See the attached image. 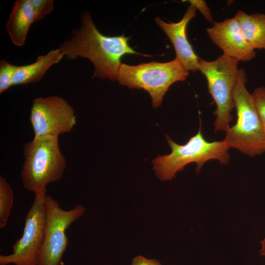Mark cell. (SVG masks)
Segmentation results:
<instances>
[{
    "mask_svg": "<svg viewBox=\"0 0 265 265\" xmlns=\"http://www.w3.org/2000/svg\"><path fill=\"white\" fill-rule=\"evenodd\" d=\"M14 201L11 186L2 177H0V228L6 225Z\"/></svg>",
    "mask_w": 265,
    "mask_h": 265,
    "instance_id": "15",
    "label": "cell"
},
{
    "mask_svg": "<svg viewBox=\"0 0 265 265\" xmlns=\"http://www.w3.org/2000/svg\"><path fill=\"white\" fill-rule=\"evenodd\" d=\"M265 137V87L255 88L252 94Z\"/></svg>",
    "mask_w": 265,
    "mask_h": 265,
    "instance_id": "17",
    "label": "cell"
},
{
    "mask_svg": "<svg viewBox=\"0 0 265 265\" xmlns=\"http://www.w3.org/2000/svg\"><path fill=\"white\" fill-rule=\"evenodd\" d=\"M81 26L72 31V35L60 45L59 49L68 59L78 57L87 58L94 64L93 77L117 79L121 58L126 54L148 56L135 52L128 43L130 38L124 35L107 36L100 33L95 26L90 13L81 15Z\"/></svg>",
    "mask_w": 265,
    "mask_h": 265,
    "instance_id": "1",
    "label": "cell"
},
{
    "mask_svg": "<svg viewBox=\"0 0 265 265\" xmlns=\"http://www.w3.org/2000/svg\"><path fill=\"white\" fill-rule=\"evenodd\" d=\"M235 17L250 46L254 50H265V14L255 13L248 14L241 10H238Z\"/></svg>",
    "mask_w": 265,
    "mask_h": 265,
    "instance_id": "14",
    "label": "cell"
},
{
    "mask_svg": "<svg viewBox=\"0 0 265 265\" xmlns=\"http://www.w3.org/2000/svg\"><path fill=\"white\" fill-rule=\"evenodd\" d=\"M196 11L194 6L190 5L182 19L177 23H166L159 17L155 19L173 45L176 57L187 70L193 72L199 70L200 58L195 53L187 39L186 29L189 22L195 17Z\"/></svg>",
    "mask_w": 265,
    "mask_h": 265,
    "instance_id": "11",
    "label": "cell"
},
{
    "mask_svg": "<svg viewBox=\"0 0 265 265\" xmlns=\"http://www.w3.org/2000/svg\"><path fill=\"white\" fill-rule=\"evenodd\" d=\"M246 80L244 70L240 69L234 95L237 122L225 132L223 140L229 148L253 157L265 152V137L252 95L245 87Z\"/></svg>",
    "mask_w": 265,
    "mask_h": 265,
    "instance_id": "4",
    "label": "cell"
},
{
    "mask_svg": "<svg viewBox=\"0 0 265 265\" xmlns=\"http://www.w3.org/2000/svg\"><path fill=\"white\" fill-rule=\"evenodd\" d=\"M131 265H161V264L155 259H148L142 256H137L132 259Z\"/></svg>",
    "mask_w": 265,
    "mask_h": 265,
    "instance_id": "20",
    "label": "cell"
},
{
    "mask_svg": "<svg viewBox=\"0 0 265 265\" xmlns=\"http://www.w3.org/2000/svg\"><path fill=\"white\" fill-rule=\"evenodd\" d=\"M18 66L5 60L0 61V93L1 94L13 85V80Z\"/></svg>",
    "mask_w": 265,
    "mask_h": 265,
    "instance_id": "16",
    "label": "cell"
},
{
    "mask_svg": "<svg viewBox=\"0 0 265 265\" xmlns=\"http://www.w3.org/2000/svg\"><path fill=\"white\" fill-rule=\"evenodd\" d=\"M45 205V235L37 265H60L68 244L66 230L85 213L86 209L77 204L71 210H63L56 200L47 194Z\"/></svg>",
    "mask_w": 265,
    "mask_h": 265,
    "instance_id": "8",
    "label": "cell"
},
{
    "mask_svg": "<svg viewBox=\"0 0 265 265\" xmlns=\"http://www.w3.org/2000/svg\"><path fill=\"white\" fill-rule=\"evenodd\" d=\"M188 75L189 71L176 57L164 63L153 61L135 66L122 63L116 80L121 85L130 88L148 91L153 107L157 108L160 106L170 86L185 80Z\"/></svg>",
    "mask_w": 265,
    "mask_h": 265,
    "instance_id": "5",
    "label": "cell"
},
{
    "mask_svg": "<svg viewBox=\"0 0 265 265\" xmlns=\"http://www.w3.org/2000/svg\"><path fill=\"white\" fill-rule=\"evenodd\" d=\"M64 56L59 48L47 54L38 56L32 63L18 66L13 80V85H25L40 81L46 72L53 65L59 63Z\"/></svg>",
    "mask_w": 265,
    "mask_h": 265,
    "instance_id": "13",
    "label": "cell"
},
{
    "mask_svg": "<svg viewBox=\"0 0 265 265\" xmlns=\"http://www.w3.org/2000/svg\"><path fill=\"white\" fill-rule=\"evenodd\" d=\"M190 4L194 6L197 10H199L205 19L209 22H213V18L211 10L207 3L203 0H187Z\"/></svg>",
    "mask_w": 265,
    "mask_h": 265,
    "instance_id": "19",
    "label": "cell"
},
{
    "mask_svg": "<svg viewBox=\"0 0 265 265\" xmlns=\"http://www.w3.org/2000/svg\"><path fill=\"white\" fill-rule=\"evenodd\" d=\"M171 152L168 155L158 156L154 159L153 170L161 181H169L176 174L184 170L187 164L196 163V172L199 173L204 163L210 160H217L220 163L228 164L229 146L222 141H208L201 132V123L197 133L184 145L174 142L166 135Z\"/></svg>",
    "mask_w": 265,
    "mask_h": 265,
    "instance_id": "2",
    "label": "cell"
},
{
    "mask_svg": "<svg viewBox=\"0 0 265 265\" xmlns=\"http://www.w3.org/2000/svg\"><path fill=\"white\" fill-rule=\"evenodd\" d=\"M262 247L260 251V255L265 256V238L261 241Z\"/></svg>",
    "mask_w": 265,
    "mask_h": 265,
    "instance_id": "21",
    "label": "cell"
},
{
    "mask_svg": "<svg viewBox=\"0 0 265 265\" xmlns=\"http://www.w3.org/2000/svg\"><path fill=\"white\" fill-rule=\"evenodd\" d=\"M29 120L34 137L57 136L70 132L77 123L73 107L62 97L51 96L35 98Z\"/></svg>",
    "mask_w": 265,
    "mask_h": 265,
    "instance_id": "9",
    "label": "cell"
},
{
    "mask_svg": "<svg viewBox=\"0 0 265 265\" xmlns=\"http://www.w3.org/2000/svg\"><path fill=\"white\" fill-rule=\"evenodd\" d=\"M36 22L31 0H17L13 6L6 23L9 38L15 46H23L31 25Z\"/></svg>",
    "mask_w": 265,
    "mask_h": 265,
    "instance_id": "12",
    "label": "cell"
},
{
    "mask_svg": "<svg viewBox=\"0 0 265 265\" xmlns=\"http://www.w3.org/2000/svg\"><path fill=\"white\" fill-rule=\"evenodd\" d=\"M36 15V21L50 14L53 9V0H31Z\"/></svg>",
    "mask_w": 265,
    "mask_h": 265,
    "instance_id": "18",
    "label": "cell"
},
{
    "mask_svg": "<svg viewBox=\"0 0 265 265\" xmlns=\"http://www.w3.org/2000/svg\"><path fill=\"white\" fill-rule=\"evenodd\" d=\"M207 33L212 41L223 52V54L238 61H248L256 56L242 33L240 25L234 16L222 22H214Z\"/></svg>",
    "mask_w": 265,
    "mask_h": 265,
    "instance_id": "10",
    "label": "cell"
},
{
    "mask_svg": "<svg viewBox=\"0 0 265 265\" xmlns=\"http://www.w3.org/2000/svg\"><path fill=\"white\" fill-rule=\"evenodd\" d=\"M23 154L20 176L25 189L35 193L62 178L67 163L59 149L58 137H34L25 144Z\"/></svg>",
    "mask_w": 265,
    "mask_h": 265,
    "instance_id": "3",
    "label": "cell"
},
{
    "mask_svg": "<svg viewBox=\"0 0 265 265\" xmlns=\"http://www.w3.org/2000/svg\"><path fill=\"white\" fill-rule=\"evenodd\" d=\"M46 188L35 193L25 218L22 237L12 246L13 253L0 256V265H37L45 235Z\"/></svg>",
    "mask_w": 265,
    "mask_h": 265,
    "instance_id": "7",
    "label": "cell"
},
{
    "mask_svg": "<svg viewBox=\"0 0 265 265\" xmlns=\"http://www.w3.org/2000/svg\"><path fill=\"white\" fill-rule=\"evenodd\" d=\"M238 62L225 54L213 61L199 60V70L205 76L209 93L216 105L213 112L216 116L214 132H226L233 120L231 112L235 108L234 95L239 76Z\"/></svg>",
    "mask_w": 265,
    "mask_h": 265,
    "instance_id": "6",
    "label": "cell"
}]
</instances>
